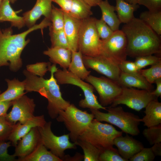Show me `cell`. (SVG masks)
I'll list each match as a JSON object with an SVG mask.
<instances>
[{
	"instance_id": "7a4b0ae2",
	"label": "cell",
	"mask_w": 161,
	"mask_h": 161,
	"mask_svg": "<svg viewBox=\"0 0 161 161\" xmlns=\"http://www.w3.org/2000/svg\"><path fill=\"white\" fill-rule=\"evenodd\" d=\"M51 24L50 20L44 18L38 24H35L21 33L13 34L11 27L4 29L0 28V67L8 66L13 72L19 70L22 66L21 55L30 40H26L27 36L32 32L44 28Z\"/></svg>"
},
{
	"instance_id": "d6986e66",
	"label": "cell",
	"mask_w": 161,
	"mask_h": 161,
	"mask_svg": "<svg viewBox=\"0 0 161 161\" xmlns=\"http://www.w3.org/2000/svg\"><path fill=\"white\" fill-rule=\"evenodd\" d=\"M82 20L76 19L64 12L63 30L67 38L69 48L71 51L78 50V42Z\"/></svg>"
},
{
	"instance_id": "f6af8a7d",
	"label": "cell",
	"mask_w": 161,
	"mask_h": 161,
	"mask_svg": "<svg viewBox=\"0 0 161 161\" xmlns=\"http://www.w3.org/2000/svg\"><path fill=\"white\" fill-rule=\"evenodd\" d=\"M52 1L58 4L65 13H69L72 6V0H52Z\"/></svg>"
},
{
	"instance_id": "7c38bea8",
	"label": "cell",
	"mask_w": 161,
	"mask_h": 161,
	"mask_svg": "<svg viewBox=\"0 0 161 161\" xmlns=\"http://www.w3.org/2000/svg\"><path fill=\"white\" fill-rule=\"evenodd\" d=\"M85 80L97 91L99 103L104 107L111 105L122 91V87L117 82L106 77H97L89 75Z\"/></svg>"
},
{
	"instance_id": "603a6c76",
	"label": "cell",
	"mask_w": 161,
	"mask_h": 161,
	"mask_svg": "<svg viewBox=\"0 0 161 161\" xmlns=\"http://www.w3.org/2000/svg\"><path fill=\"white\" fill-rule=\"evenodd\" d=\"M145 108V115L141 119L144 126L149 127L161 124V103L157 99L150 102Z\"/></svg>"
},
{
	"instance_id": "484cf974",
	"label": "cell",
	"mask_w": 161,
	"mask_h": 161,
	"mask_svg": "<svg viewBox=\"0 0 161 161\" xmlns=\"http://www.w3.org/2000/svg\"><path fill=\"white\" fill-rule=\"evenodd\" d=\"M17 161H62L63 160L49 151L41 141L34 150L27 156L18 158Z\"/></svg>"
},
{
	"instance_id": "52a82bcc",
	"label": "cell",
	"mask_w": 161,
	"mask_h": 161,
	"mask_svg": "<svg viewBox=\"0 0 161 161\" xmlns=\"http://www.w3.org/2000/svg\"><path fill=\"white\" fill-rule=\"evenodd\" d=\"M54 75L58 84H72L79 87L82 90L85 98L79 102L80 107L89 110L102 109L106 111V107L101 105L98 101L94 93V88L92 85L85 82L66 69H58Z\"/></svg>"
},
{
	"instance_id": "5bb4252c",
	"label": "cell",
	"mask_w": 161,
	"mask_h": 161,
	"mask_svg": "<svg viewBox=\"0 0 161 161\" xmlns=\"http://www.w3.org/2000/svg\"><path fill=\"white\" fill-rule=\"evenodd\" d=\"M82 58L86 68L93 69L106 77L117 82L121 71L118 65L105 56L101 55L89 56L83 55Z\"/></svg>"
},
{
	"instance_id": "3957f363",
	"label": "cell",
	"mask_w": 161,
	"mask_h": 161,
	"mask_svg": "<svg viewBox=\"0 0 161 161\" xmlns=\"http://www.w3.org/2000/svg\"><path fill=\"white\" fill-rule=\"evenodd\" d=\"M57 69L55 64L51 66L49 70L51 75L47 79L34 75L26 69L23 72L25 77L23 81L26 92H37L47 99L48 113L52 119H56L60 112L65 110L70 104L63 98L58 84L54 77V73Z\"/></svg>"
},
{
	"instance_id": "b9f144b4",
	"label": "cell",
	"mask_w": 161,
	"mask_h": 161,
	"mask_svg": "<svg viewBox=\"0 0 161 161\" xmlns=\"http://www.w3.org/2000/svg\"><path fill=\"white\" fill-rule=\"evenodd\" d=\"M12 145L10 141L6 142L5 141H0V161H16V159L13 154L10 155L8 153V148Z\"/></svg>"
},
{
	"instance_id": "44dd1931",
	"label": "cell",
	"mask_w": 161,
	"mask_h": 161,
	"mask_svg": "<svg viewBox=\"0 0 161 161\" xmlns=\"http://www.w3.org/2000/svg\"><path fill=\"white\" fill-rule=\"evenodd\" d=\"M43 54L48 56L51 62L58 64L63 69L68 68L70 64L72 51L68 48L59 47H51L44 51Z\"/></svg>"
},
{
	"instance_id": "277c9868",
	"label": "cell",
	"mask_w": 161,
	"mask_h": 161,
	"mask_svg": "<svg viewBox=\"0 0 161 161\" xmlns=\"http://www.w3.org/2000/svg\"><path fill=\"white\" fill-rule=\"evenodd\" d=\"M89 110L97 121L109 123L118 127L123 132L133 136L140 133L139 126L141 119L132 113L124 111L120 106L107 108V113L99 110Z\"/></svg>"
},
{
	"instance_id": "f907efd6",
	"label": "cell",
	"mask_w": 161,
	"mask_h": 161,
	"mask_svg": "<svg viewBox=\"0 0 161 161\" xmlns=\"http://www.w3.org/2000/svg\"><path fill=\"white\" fill-rule=\"evenodd\" d=\"M126 2L132 4H137L138 0H124Z\"/></svg>"
},
{
	"instance_id": "8fae6325",
	"label": "cell",
	"mask_w": 161,
	"mask_h": 161,
	"mask_svg": "<svg viewBox=\"0 0 161 161\" xmlns=\"http://www.w3.org/2000/svg\"><path fill=\"white\" fill-rule=\"evenodd\" d=\"M122 87L120 94L114 101L110 106L123 104L139 112L145 108L151 101L157 98L151 94V92L146 90Z\"/></svg>"
},
{
	"instance_id": "e0dca14e",
	"label": "cell",
	"mask_w": 161,
	"mask_h": 161,
	"mask_svg": "<svg viewBox=\"0 0 161 161\" xmlns=\"http://www.w3.org/2000/svg\"><path fill=\"white\" fill-rule=\"evenodd\" d=\"M15 147L13 155L18 158L27 156L35 148L41 141L40 134L38 127L32 128L27 134L21 138Z\"/></svg>"
},
{
	"instance_id": "4dcf8cb0",
	"label": "cell",
	"mask_w": 161,
	"mask_h": 161,
	"mask_svg": "<svg viewBox=\"0 0 161 161\" xmlns=\"http://www.w3.org/2000/svg\"><path fill=\"white\" fill-rule=\"evenodd\" d=\"M80 146L84 153L83 161H99L101 151L90 143L83 140L78 139L75 143Z\"/></svg>"
},
{
	"instance_id": "f35d334b",
	"label": "cell",
	"mask_w": 161,
	"mask_h": 161,
	"mask_svg": "<svg viewBox=\"0 0 161 161\" xmlns=\"http://www.w3.org/2000/svg\"><path fill=\"white\" fill-rule=\"evenodd\" d=\"M15 124L8 121L5 116H0V141L7 140Z\"/></svg>"
},
{
	"instance_id": "ba28073f",
	"label": "cell",
	"mask_w": 161,
	"mask_h": 161,
	"mask_svg": "<svg viewBox=\"0 0 161 161\" xmlns=\"http://www.w3.org/2000/svg\"><path fill=\"white\" fill-rule=\"evenodd\" d=\"M95 18L82 20L78 42V50L82 54L95 56L101 55L102 41L96 29Z\"/></svg>"
},
{
	"instance_id": "2e32d148",
	"label": "cell",
	"mask_w": 161,
	"mask_h": 161,
	"mask_svg": "<svg viewBox=\"0 0 161 161\" xmlns=\"http://www.w3.org/2000/svg\"><path fill=\"white\" fill-rule=\"evenodd\" d=\"M52 2V0H36L33 7L23 14L25 25L28 28L32 27L42 16L50 20Z\"/></svg>"
},
{
	"instance_id": "ac0fdd59",
	"label": "cell",
	"mask_w": 161,
	"mask_h": 161,
	"mask_svg": "<svg viewBox=\"0 0 161 161\" xmlns=\"http://www.w3.org/2000/svg\"><path fill=\"white\" fill-rule=\"evenodd\" d=\"M44 115L34 116L25 123L22 124L18 122L14 128L7 140L10 141L12 145L16 147L18 141L28 133L33 128L41 127L46 123Z\"/></svg>"
},
{
	"instance_id": "6da1fadb",
	"label": "cell",
	"mask_w": 161,
	"mask_h": 161,
	"mask_svg": "<svg viewBox=\"0 0 161 161\" xmlns=\"http://www.w3.org/2000/svg\"><path fill=\"white\" fill-rule=\"evenodd\" d=\"M121 30L127 39V56L136 58L161 54L160 36L140 18L134 17L125 24Z\"/></svg>"
},
{
	"instance_id": "bcb514c9",
	"label": "cell",
	"mask_w": 161,
	"mask_h": 161,
	"mask_svg": "<svg viewBox=\"0 0 161 161\" xmlns=\"http://www.w3.org/2000/svg\"><path fill=\"white\" fill-rule=\"evenodd\" d=\"M12 105V101H0V116H5L8 110Z\"/></svg>"
},
{
	"instance_id": "f546056e",
	"label": "cell",
	"mask_w": 161,
	"mask_h": 161,
	"mask_svg": "<svg viewBox=\"0 0 161 161\" xmlns=\"http://www.w3.org/2000/svg\"><path fill=\"white\" fill-rule=\"evenodd\" d=\"M140 18L158 35H161V11H145L141 13Z\"/></svg>"
},
{
	"instance_id": "ab89813d",
	"label": "cell",
	"mask_w": 161,
	"mask_h": 161,
	"mask_svg": "<svg viewBox=\"0 0 161 161\" xmlns=\"http://www.w3.org/2000/svg\"><path fill=\"white\" fill-rule=\"evenodd\" d=\"M99 161H127L119 154L117 150L108 149L101 151Z\"/></svg>"
},
{
	"instance_id": "4316f807",
	"label": "cell",
	"mask_w": 161,
	"mask_h": 161,
	"mask_svg": "<svg viewBox=\"0 0 161 161\" xmlns=\"http://www.w3.org/2000/svg\"><path fill=\"white\" fill-rule=\"evenodd\" d=\"M115 10L121 23L125 24L131 21L134 17V13L139 7L138 4L128 3L124 0H116Z\"/></svg>"
},
{
	"instance_id": "83f0119b",
	"label": "cell",
	"mask_w": 161,
	"mask_h": 161,
	"mask_svg": "<svg viewBox=\"0 0 161 161\" xmlns=\"http://www.w3.org/2000/svg\"><path fill=\"white\" fill-rule=\"evenodd\" d=\"M71 59L68 70L83 80L90 75L91 71H88L84 64L83 54L80 51H71Z\"/></svg>"
},
{
	"instance_id": "836d02e7",
	"label": "cell",
	"mask_w": 161,
	"mask_h": 161,
	"mask_svg": "<svg viewBox=\"0 0 161 161\" xmlns=\"http://www.w3.org/2000/svg\"><path fill=\"white\" fill-rule=\"evenodd\" d=\"M142 134L151 145L160 143L161 124L144 129Z\"/></svg>"
},
{
	"instance_id": "7bdbcfd3",
	"label": "cell",
	"mask_w": 161,
	"mask_h": 161,
	"mask_svg": "<svg viewBox=\"0 0 161 161\" xmlns=\"http://www.w3.org/2000/svg\"><path fill=\"white\" fill-rule=\"evenodd\" d=\"M118 66L122 72L132 75L141 74L134 62L126 60L119 64Z\"/></svg>"
},
{
	"instance_id": "8d00e7d4",
	"label": "cell",
	"mask_w": 161,
	"mask_h": 161,
	"mask_svg": "<svg viewBox=\"0 0 161 161\" xmlns=\"http://www.w3.org/2000/svg\"><path fill=\"white\" fill-rule=\"evenodd\" d=\"M50 63L40 62L27 65L26 70L32 74L40 77H43L51 66Z\"/></svg>"
},
{
	"instance_id": "7dc6e473",
	"label": "cell",
	"mask_w": 161,
	"mask_h": 161,
	"mask_svg": "<svg viewBox=\"0 0 161 161\" xmlns=\"http://www.w3.org/2000/svg\"><path fill=\"white\" fill-rule=\"evenodd\" d=\"M154 83L156 84V89L151 92V94L157 98L161 96V78L156 80Z\"/></svg>"
},
{
	"instance_id": "ee69618b",
	"label": "cell",
	"mask_w": 161,
	"mask_h": 161,
	"mask_svg": "<svg viewBox=\"0 0 161 161\" xmlns=\"http://www.w3.org/2000/svg\"><path fill=\"white\" fill-rule=\"evenodd\" d=\"M137 4L143 5L149 11H161V0H138Z\"/></svg>"
},
{
	"instance_id": "9a60e30c",
	"label": "cell",
	"mask_w": 161,
	"mask_h": 161,
	"mask_svg": "<svg viewBox=\"0 0 161 161\" xmlns=\"http://www.w3.org/2000/svg\"><path fill=\"white\" fill-rule=\"evenodd\" d=\"M113 145L118 148L119 154L127 161L139 152L144 147L139 141L126 134L116 137L113 141Z\"/></svg>"
},
{
	"instance_id": "816d5d0a",
	"label": "cell",
	"mask_w": 161,
	"mask_h": 161,
	"mask_svg": "<svg viewBox=\"0 0 161 161\" xmlns=\"http://www.w3.org/2000/svg\"><path fill=\"white\" fill-rule=\"evenodd\" d=\"M17 0H10V2L12 4H14Z\"/></svg>"
},
{
	"instance_id": "f1b7e54d",
	"label": "cell",
	"mask_w": 161,
	"mask_h": 161,
	"mask_svg": "<svg viewBox=\"0 0 161 161\" xmlns=\"http://www.w3.org/2000/svg\"><path fill=\"white\" fill-rule=\"evenodd\" d=\"M91 7L83 0H72L69 14L76 19L83 20L90 17L93 13Z\"/></svg>"
},
{
	"instance_id": "db71d44e",
	"label": "cell",
	"mask_w": 161,
	"mask_h": 161,
	"mask_svg": "<svg viewBox=\"0 0 161 161\" xmlns=\"http://www.w3.org/2000/svg\"><path fill=\"white\" fill-rule=\"evenodd\" d=\"M1 93V90H0V94Z\"/></svg>"
},
{
	"instance_id": "e575fe53",
	"label": "cell",
	"mask_w": 161,
	"mask_h": 161,
	"mask_svg": "<svg viewBox=\"0 0 161 161\" xmlns=\"http://www.w3.org/2000/svg\"><path fill=\"white\" fill-rule=\"evenodd\" d=\"M49 30L51 47H59L69 49L67 39L63 30L55 32Z\"/></svg>"
},
{
	"instance_id": "74e56055",
	"label": "cell",
	"mask_w": 161,
	"mask_h": 161,
	"mask_svg": "<svg viewBox=\"0 0 161 161\" xmlns=\"http://www.w3.org/2000/svg\"><path fill=\"white\" fill-rule=\"evenodd\" d=\"M95 24L98 35L102 40L109 38L114 32L109 26L101 19L95 18Z\"/></svg>"
},
{
	"instance_id": "5b68a950",
	"label": "cell",
	"mask_w": 161,
	"mask_h": 161,
	"mask_svg": "<svg viewBox=\"0 0 161 161\" xmlns=\"http://www.w3.org/2000/svg\"><path fill=\"white\" fill-rule=\"evenodd\" d=\"M123 132L112 125L102 123L94 118L78 139L90 143L101 151L114 148V139L122 135Z\"/></svg>"
},
{
	"instance_id": "d4e9b609",
	"label": "cell",
	"mask_w": 161,
	"mask_h": 161,
	"mask_svg": "<svg viewBox=\"0 0 161 161\" xmlns=\"http://www.w3.org/2000/svg\"><path fill=\"white\" fill-rule=\"evenodd\" d=\"M98 6L102 13L100 19L106 23L114 32L119 30L121 23L114 12L115 6L110 4L108 0H102Z\"/></svg>"
},
{
	"instance_id": "30bf717a",
	"label": "cell",
	"mask_w": 161,
	"mask_h": 161,
	"mask_svg": "<svg viewBox=\"0 0 161 161\" xmlns=\"http://www.w3.org/2000/svg\"><path fill=\"white\" fill-rule=\"evenodd\" d=\"M102 41V55L118 66L126 60L127 39L121 30L114 31L109 38Z\"/></svg>"
},
{
	"instance_id": "f5cc1de1",
	"label": "cell",
	"mask_w": 161,
	"mask_h": 161,
	"mask_svg": "<svg viewBox=\"0 0 161 161\" xmlns=\"http://www.w3.org/2000/svg\"><path fill=\"white\" fill-rule=\"evenodd\" d=\"M3 0H0V6Z\"/></svg>"
},
{
	"instance_id": "1f68e13d",
	"label": "cell",
	"mask_w": 161,
	"mask_h": 161,
	"mask_svg": "<svg viewBox=\"0 0 161 161\" xmlns=\"http://www.w3.org/2000/svg\"><path fill=\"white\" fill-rule=\"evenodd\" d=\"M50 21L51 24L49 27V29L55 32L63 30L64 12L61 8H58L52 5Z\"/></svg>"
},
{
	"instance_id": "60d3db41",
	"label": "cell",
	"mask_w": 161,
	"mask_h": 161,
	"mask_svg": "<svg viewBox=\"0 0 161 161\" xmlns=\"http://www.w3.org/2000/svg\"><path fill=\"white\" fill-rule=\"evenodd\" d=\"M156 156L151 148L144 147L129 159L131 161H153Z\"/></svg>"
},
{
	"instance_id": "4fadbf2b",
	"label": "cell",
	"mask_w": 161,
	"mask_h": 161,
	"mask_svg": "<svg viewBox=\"0 0 161 161\" xmlns=\"http://www.w3.org/2000/svg\"><path fill=\"white\" fill-rule=\"evenodd\" d=\"M12 106L11 111L5 116L11 122H18L23 124L34 116L36 105L34 100L25 94L12 101Z\"/></svg>"
},
{
	"instance_id": "cb8c5ba5",
	"label": "cell",
	"mask_w": 161,
	"mask_h": 161,
	"mask_svg": "<svg viewBox=\"0 0 161 161\" xmlns=\"http://www.w3.org/2000/svg\"><path fill=\"white\" fill-rule=\"evenodd\" d=\"M7 88L0 94V101H13L25 94V84L24 81H21L14 78L12 80L6 79Z\"/></svg>"
},
{
	"instance_id": "681fc988",
	"label": "cell",
	"mask_w": 161,
	"mask_h": 161,
	"mask_svg": "<svg viewBox=\"0 0 161 161\" xmlns=\"http://www.w3.org/2000/svg\"><path fill=\"white\" fill-rule=\"evenodd\" d=\"M91 7L98 6L102 0H83Z\"/></svg>"
},
{
	"instance_id": "9c48e42d",
	"label": "cell",
	"mask_w": 161,
	"mask_h": 161,
	"mask_svg": "<svg viewBox=\"0 0 161 161\" xmlns=\"http://www.w3.org/2000/svg\"><path fill=\"white\" fill-rule=\"evenodd\" d=\"M52 122H47L41 127H38L41 141L52 153L63 161L65 156L64 151L67 149H75L77 145L69 141V134L57 136L51 129Z\"/></svg>"
},
{
	"instance_id": "7402d4cb",
	"label": "cell",
	"mask_w": 161,
	"mask_h": 161,
	"mask_svg": "<svg viewBox=\"0 0 161 161\" xmlns=\"http://www.w3.org/2000/svg\"><path fill=\"white\" fill-rule=\"evenodd\" d=\"M122 87H134L152 92L153 86L141 75H132L121 72L118 80Z\"/></svg>"
},
{
	"instance_id": "ffe728a7",
	"label": "cell",
	"mask_w": 161,
	"mask_h": 161,
	"mask_svg": "<svg viewBox=\"0 0 161 161\" xmlns=\"http://www.w3.org/2000/svg\"><path fill=\"white\" fill-rule=\"evenodd\" d=\"M10 0H3L0 6V22L9 21L11 27H14L19 29L25 25L23 17L20 16L17 14L21 10L15 11L10 4Z\"/></svg>"
},
{
	"instance_id": "c3c4849f",
	"label": "cell",
	"mask_w": 161,
	"mask_h": 161,
	"mask_svg": "<svg viewBox=\"0 0 161 161\" xmlns=\"http://www.w3.org/2000/svg\"><path fill=\"white\" fill-rule=\"evenodd\" d=\"M151 148L153 153L156 156H161V142L154 144Z\"/></svg>"
},
{
	"instance_id": "8992f818",
	"label": "cell",
	"mask_w": 161,
	"mask_h": 161,
	"mask_svg": "<svg viewBox=\"0 0 161 161\" xmlns=\"http://www.w3.org/2000/svg\"><path fill=\"white\" fill-rule=\"evenodd\" d=\"M93 114L77 108L70 104L64 110L60 112L56 120L63 122L69 131V138L75 143L94 119Z\"/></svg>"
},
{
	"instance_id": "d590c367",
	"label": "cell",
	"mask_w": 161,
	"mask_h": 161,
	"mask_svg": "<svg viewBox=\"0 0 161 161\" xmlns=\"http://www.w3.org/2000/svg\"><path fill=\"white\" fill-rule=\"evenodd\" d=\"M135 58L134 62L139 71L148 66H151L161 61L160 57L152 55L141 56Z\"/></svg>"
},
{
	"instance_id": "d6a6232c",
	"label": "cell",
	"mask_w": 161,
	"mask_h": 161,
	"mask_svg": "<svg viewBox=\"0 0 161 161\" xmlns=\"http://www.w3.org/2000/svg\"><path fill=\"white\" fill-rule=\"evenodd\" d=\"M139 71L149 83L152 84L156 80L161 78V61L151 65L149 68L142 69Z\"/></svg>"
}]
</instances>
